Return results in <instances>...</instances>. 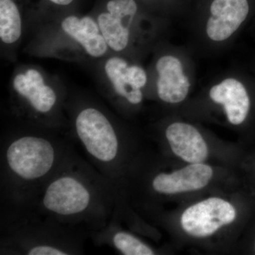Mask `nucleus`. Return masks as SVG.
Wrapping results in <instances>:
<instances>
[{"label":"nucleus","mask_w":255,"mask_h":255,"mask_svg":"<svg viewBox=\"0 0 255 255\" xmlns=\"http://www.w3.org/2000/svg\"><path fill=\"white\" fill-rule=\"evenodd\" d=\"M61 26L64 32L78 41L90 56L100 58L107 53L108 45L101 33L98 23L90 16H67Z\"/></svg>","instance_id":"4468645a"},{"label":"nucleus","mask_w":255,"mask_h":255,"mask_svg":"<svg viewBox=\"0 0 255 255\" xmlns=\"http://www.w3.org/2000/svg\"><path fill=\"white\" fill-rule=\"evenodd\" d=\"M105 73L114 91L131 105H136L142 100L141 88L147 82V75L141 67L128 65L119 57H114L105 63Z\"/></svg>","instance_id":"6e6552de"},{"label":"nucleus","mask_w":255,"mask_h":255,"mask_svg":"<svg viewBox=\"0 0 255 255\" xmlns=\"http://www.w3.org/2000/svg\"><path fill=\"white\" fill-rule=\"evenodd\" d=\"M118 188L75 151L39 189L26 211L90 238L110 223Z\"/></svg>","instance_id":"f257e3e1"},{"label":"nucleus","mask_w":255,"mask_h":255,"mask_svg":"<svg viewBox=\"0 0 255 255\" xmlns=\"http://www.w3.org/2000/svg\"><path fill=\"white\" fill-rule=\"evenodd\" d=\"M75 137L90 163L117 187L123 143L105 112L95 107L80 109L74 122Z\"/></svg>","instance_id":"20e7f679"},{"label":"nucleus","mask_w":255,"mask_h":255,"mask_svg":"<svg viewBox=\"0 0 255 255\" xmlns=\"http://www.w3.org/2000/svg\"><path fill=\"white\" fill-rule=\"evenodd\" d=\"M74 143L45 132H22L1 143V209L28 205L75 152Z\"/></svg>","instance_id":"f03ea898"},{"label":"nucleus","mask_w":255,"mask_h":255,"mask_svg":"<svg viewBox=\"0 0 255 255\" xmlns=\"http://www.w3.org/2000/svg\"><path fill=\"white\" fill-rule=\"evenodd\" d=\"M236 217V211L229 202L210 198L188 208L181 218L183 229L191 236L207 237Z\"/></svg>","instance_id":"39448f33"},{"label":"nucleus","mask_w":255,"mask_h":255,"mask_svg":"<svg viewBox=\"0 0 255 255\" xmlns=\"http://www.w3.org/2000/svg\"><path fill=\"white\" fill-rule=\"evenodd\" d=\"M213 169L207 164L192 163L170 174L160 173L151 186L159 194H174L202 189L209 184Z\"/></svg>","instance_id":"1a4fd4ad"},{"label":"nucleus","mask_w":255,"mask_h":255,"mask_svg":"<svg viewBox=\"0 0 255 255\" xmlns=\"http://www.w3.org/2000/svg\"><path fill=\"white\" fill-rule=\"evenodd\" d=\"M166 137L176 155L189 163H202L209 150L197 129L189 124L174 123L166 130Z\"/></svg>","instance_id":"f8f14e48"},{"label":"nucleus","mask_w":255,"mask_h":255,"mask_svg":"<svg viewBox=\"0 0 255 255\" xmlns=\"http://www.w3.org/2000/svg\"><path fill=\"white\" fill-rule=\"evenodd\" d=\"M50 1L56 4L65 6V5L70 4L73 0H50Z\"/></svg>","instance_id":"dca6fc26"},{"label":"nucleus","mask_w":255,"mask_h":255,"mask_svg":"<svg viewBox=\"0 0 255 255\" xmlns=\"http://www.w3.org/2000/svg\"><path fill=\"white\" fill-rule=\"evenodd\" d=\"M13 86L16 93L27 102L35 113L47 115L54 110L58 101L56 93L46 85L41 74L34 69L16 75Z\"/></svg>","instance_id":"9d476101"},{"label":"nucleus","mask_w":255,"mask_h":255,"mask_svg":"<svg viewBox=\"0 0 255 255\" xmlns=\"http://www.w3.org/2000/svg\"><path fill=\"white\" fill-rule=\"evenodd\" d=\"M107 9V12L98 16L101 33L110 48L122 51L128 44L129 28L137 12L136 3L134 0H110Z\"/></svg>","instance_id":"423d86ee"},{"label":"nucleus","mask_w":255,"mask_h":255,"mask_svg":"<svg viewBox=\"0 0 255 255\" xmlns=\"http://www.w3.org/2000/svg\"><path fill=\"white\" fill-rule=\"evenodd\" d=\"M88 238L31 213L1 211V254H82Z\"/></svg>","instance_id":"7ed1b4c3"},{"label":"nucleus","mask_w":255,"mask_h":255,"mask_svg":"<svg viewBox=\"0 0 255 255\" xmlns=\"http://www.w3.org/2000/svg\"><path fill=\"white\" fill-rule=\"evenodd\" d=\"M21 35V18L12 0H0V38L3 43L11 44Z\"/></svg>","instance_id":"2eb2a0df"},{"label":"nucleus","mask_w":255,"mask_h":255,"mask_svg":"<svg viewBox=\"0 0 255 255\" xmlns=\"http://www.w3.org/2000/svg\"><path fill=\"white\" fill-rule=\"evenodd\" d=\"M248 0H214L206 32L211 40L223 41L237 31L249 13Z\"/></svg>","instance_id":"0eeeda50"},{"label":"nucleus","mask_w":255,"mask_h":255,"mask_svg":"<svg viewBox=\"0 0 255 255\" xmlns=\"http://www.w3.org/2000/svg\"><path fill=\"white\" fill-rule=\"evenodd\" d=\"M210 97L222 105L230 123L239 125L246 120L249 112V96L246 87L236 79L228 78L210 90Z\"/></svg>","instance_id":"ddd939ff"},{"label":"nucleus","mask_w":255,"mask_h":255,"mask_svg":"<svg viewBox=\"0 0 255 255\" xmlns=\"http://www.w3.org/2000/svg\"><path fill=\"white\" fill-rule=\"evenodd\" d=\"M156 69L159 74L157 88L160 100L170 104L185 100L190 83L183 72L180 60L172 55H165L159 58Z\"/></svg>","instance_id":"9b49d317"}]
</instances>
